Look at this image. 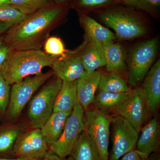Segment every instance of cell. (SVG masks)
Masks as SVG:
<instances>
[{
	"label": "cell",
	"mask_w": 160,
	"mask_h": 160,
	"mask_svg": "<svg viewBox=\"0 0 160 160\" xmlns=\"http://www.w3.org/2000/svg\"><path fill=\"white\" fill-rule=\"evenodd\" d=\"M70 7L68 3H53L29 15L4 35L12 50H41L50 32L59 25Z\"/></svg>",
	"instance_id": "obj_1"
},
{
	"label": "cell",
	"mask_w": 160,
	"mask_h": 160,
	"mask_svg": "<svg viewBox=\"0 0 160 160\" xmlns=\"http://www.w3.org/2000/svg\"><path fill=\"white\" fill-rule=\"evenodd\" d=\"M141 11L120 5L93 12L107 27L113 29L116 38L124 41L143 37L147 34V28Z\"/></svg>",
	"instance_id": "obj_2"
},
{
	"label": "cell",
	"mask_w": 160,
	"mask_h": 160,
	"mask_svg": "<svg viewBox=\"0 0 160 160\" xmlns=\"http://www.w3.org/2000/svg\"><path fill=\"white\" fill-rule=\"evenodd\" d=\"M58 57L41 50H12L1 73L11 86L27 77L42 73L43 68L51 67Z\"/></svg>",
	"instance_id": "obj_3"
},
{
	"label": "cell",
	"mask_w": 160,
	"mask_h": 160,
	"mask_svg": "<svg viewBox=\"0 0 160 160\" xmlns=\"http://www.w3.org/2000/svg\"><path fill=\"white\" fill-rule=\"evenodd\" d=\"M158 45V38H154L138 44L129 51L126 57L129 85L136 87L143 81L155 61Z\"/></svg>",
	"instance_id": "obj_4"
},
{
	"label": "cell",
	"mask_w": 160,
	"mask_h": 160,
	"mask_svg": "<svg viewBox=\"0 0 160 160\" xmlns=\"http://www.w3.org/2000/svg\"><path fill=\"white\" fill-rule=\"evenodd\" d=\"M62 83V81L57 77L43 86L31 98L28 110L31 128H41L52 113Z\"/></svg>",
	"instance_id": "obj_5"
},
{
	"label": "cell",
	"mask_w": 160,
	"mask_h": 160,
	"mask_svg": "<svg viewBox=\"0 0 160 160\" xmlns=\"http://www.w3.org/2000/svg\"><path fill=\"white\" fill-rule=\"evenodd\" d=\"M54 74L53 71L27 77L22 81L12 85L9 105L6 110L7 118L16 119L22 113L33 94L47 80Z\"/></svg>",
	"instance_id": "obj_6"
},
{
	"label": "cell",
	"mask_w": 160,
	"mask_h": 160,
	"mask_svg": "<svg viewBox=\"0 0 160 160\" xmlns=\"http://www.w3.org/2000/svg\"><path fill=\"white\" fill-rule=\"evenodd\" d=\"M85 128V110L78 103L67 119L61 137L49 146L50 150L61 159L69 156Z\"/></svg>",
	"instance_id": "obj_7"
},
{
	"label": "cell",
	"mask_w": 160,
	"mask_h": 160,
	"mask_svg": "<svg viewBox=\"0 0 160 160\" xmlns=\"http://www.w3.org/2000/svg\"><path fill=\"white\" fill-rule=\"evenodd\" d=\"M112 116L104 114L95 109L85 111V130L96 145L101 160H109L110 127Z\"/></svg>",
	"instance_id": "obj_8"
},
{
	"label": "cell",
	"mask_w": 160,
	"mask_h": 160,
	"mask_svg": "<svg viewBox=\"0 0 160 160\" xmlns=\"http://www.w3.org/2000/svg\"><path fill=\"white\" fill-rule=\"evenodd\" d=\"M112 146L110 160H118L135 149L139 133L126 119L118 115L112 116Z\"/></svg>",
	"instance_id": "obj_9"
},
{
	"label": "cell",
	"mask_w": 160,
	"mask_h": 160,
	"mask_svg": "<svg viewBox=\"0 0 160 160\" xmlns=\"http://www.w3.org/2000/svg\"><path fill=\"white\" fill-rule=\"evenodd\" d=\"M50 150L49 145L42 134L40 128L31 129L20 133L13 147L14 158L34 157L44 158Z\"/></svg>",
	"instance_id": "obj_10"
},
{
	"label": "cell",
	"mask_w": 160,
	"mask_h": 160,
	"mask_svg": "<svg viewBox=\"0 0 160 160\" xmlns=\"http://www.w3.org/2000/svg\"><path fill=\"white\" fill-rule=\"evenodd\" d=\"M117 115L127 120L140 133L148 115L146 99L141 86L132 90L131 95Z\"/></svg>",
	"instance_id": "obj_11"
},
{
	"label": "cell",
	"mask_w": 160,
	"mask_h": 160,
	"mask_svg": "<svg viewBox=\"0 0 160 160\" xmlns=\"http://www.w3.org/2000/svg\"><path fill=\"white\" fill-rule=\"evenodd\" d=\"M51 68L54 74L62 82L77 81L86 72L76 49L67 50L62 55L58 57Z\"/></svg>",
	"instance_id": "obj_12"
},
{
	"label": "cell",
	"mask_w": 160,
	"mask_h": 160,
	"mask_svg": "<svg viewBox=\"0 0 160 160\" xmlns=\"http://www.w3.org/2000/svg\"><path fill=\"white\" fill-rule=\"evenodd\" d=\"M136 150L143 157L147 158L149 155L159 150L160 127L158 115H155L140 131Z\"/></svg>",
	"instance_id": "obj_13"
},
{
	"label": "cell",
	"mask_w": 160,
	"mask_h": 160,
	"mask_svg": "<svg viewBox=\"0 0 160 160\" xmlns=\"http://www.w3.org/2000/svg\"><path fill=\"white\" fill-rule=\"evenodd\" d=\"M142 87L148 114L157 111L160 104V61L158 60L143 80Z\"/></svg>",
	"instance_id": "obj_14"
},
{
	"label": "cell",
	"mask_w": 160,
	"mask_h": 160,
	"mask_svg": "<svg viewBox=\"0 0 160 160\" xmlns=\"http://www.w3.org/2000/svg\"><path fill=\"white\" fill-rule=\"evenodd\" d=\"M102 73L98 70L86 72L77 80L78 102L86 111L91 105L98 88Z\"/></svg>",
	"instance_id": "obj_15"
},
{
	"label": "cell",
	"mask_w": 160,
	"mask_h": 160,
	"mask_svg": "<svg viewBox=\"0 0 160 160\" xmlns=\"http://www.w3.org/2000/svg\"><path fill=\"white\" fill-rule=\"evenodd\" d=\"M79 15L80 24L85 32L84 38L102 47L116 39L114 32L102 26L89 15Z\"/></svg>",
	"instance_id": "obj_16"
},
{
	"label": "cell",
	"mask_w": 160,
	"mask_h": 160,
	"mask_svg": "<svg viewBox=\"0 0 160 160\" xmlns=\"http://www.w3.org/2000/svg\"><path fill=\"white\" fill-rule=\"evenodd\" d=\"M86 72H92L106 66L103 47L84 38L82 44L76 49Z\"/></svg>",
	"instance_id": "obj_17"
},
{
	"label": "cell",
	"mask_w": 160,
	"mask_h": 160,
	"mask_svg": "<svg viewBox=\"0 0 160 160\" xmlns=\"http://www.w3.org/2000/svg\"><path fill=\"white\" fill-rule=\"evenodd\" d=\"M106 59V69L124 78L128 74L126 55L124 47L114 41L107 43L103 47Z\"/></svg>",
	"instance_id": "obj_18"
},
{
	"label": "cell",
	"mask_w": 160,
	"mask_h": 160,
	"mask_svg": "<svg viewBox=\"0 0 160 160\" xmlns=\"http://www.w3.org/2000/svg\"><path fill=\"white\" fill-rule=\"evenodd\" d=\"M132 91V90L129 92L113 93L99 91L95 95L91 105L94 109L103 114L115 115L130 96Z\"/></svg>",
	"instance_id": "obj_19"
},
{
	"label": "cell",
	"mask_w": 160,
	"mask_h": 160,
	"mask_svg": "<svg viewBox=\"0 0 160 160\" xmlns=\"http://www.w3.org/2000/svg\"><path fill=\"white\" fill-rule=\"evenodd\" d=\"M71 112H52L49 118L40 128L42 134L49 147L56 142L61 137L67 119Z\"/></svg>",
	"instance_id": "obj_20"
},
{
	"label": "cell",
	"mask_w": 160,
	"mask_h": 160,
	"mask_svg": "<svg viewBox=\"0 0 160 160\" xmlns=\"http://www.w3.org/2000/svg\"><path fill=\"white\" fill-rule=\"evenodd\" d=\"M78 103L77 81L62 82L56 99L53 112H71Z\"/></svg>",
	"instance_id": "obj_21"
},
{
	"label": "cell",
	"mask_w": 160,
	"mask_h": 160,
	"mask_svg": "<svg viewBox=\"0 0 160 160\" xmlns=\"http://www.w3.org/2000/svg\"><path fill=\"white\" fill-rule=\"evenodd\" d=\"M70 156L74 160H101L94 141L85 130L80 134Z\"/></svg>",
	"instance_id": "obj_22"
},
{
	"label": "cell",
	"mask_w": 160,
	"mask_h": 160,
	"mask_svg": "<svg viewBox=\"0 0 160 160\" xmlns=\"http://www.w3.org/2000/svg\"><path fill=\"white\" fill-rule=\"evenodd\" d=\"M24 128L19 124H6L0 126V155H12L17 139Z\"/></svg>",
	"instance_id": "obj_23"
},
{
	"label": "cell",
	"mask_w": 160,
	"mask_h": 160,
	"mask_svg": "<svg viewBox=\"0 0 160 160\" xmlns=\"http://www.w3.org/2000/svg\"><path fill=\"white\" fill-rule=\"evenodd\" d=\"M98 89L100 91L113 93L129 92L132 90L125 79L116 73L110 72L102 74Z\"/></svg>",
	"instance_id": "obj_24"
},
{
	"label": "cell",
	"mask_w": 160,
	"mask_h": 160,
	"mask_svg": "<svg viewBox=\"0 0 160 160\" xmlns=\"http://www.w3.org/2000/svg\"><path fill=\"white\" fill-rule=\"evenodd\" d=\"M122 5L121 0H73L70 7L79 14H88L91 12Z\"/></svg>",
	"instance_id": "obj_25"
},
{
	"label": "cell",
	"mask_w": 160,
	"mask_h": 160,
	"mask_svg": "<svg viewBox=\"0 0 160 160\" xmlns=\"http://www.w3.org/2000/svg\"><path fill=\"white\" fill-rule=\"evenodd\" d=\"M9 4L26 15L54 3L53 0H9Z\"/></svg>",
	"instance_id": "obj_26"
},
{
	"label": "cell",
	"mask_w": 160,
	"mask_h": 160,
	"mask_svg": "<svg viewBox=\"0 0 160 160\" xmlns=\"http://www.w3.org/2000/svg\"><path fill=\"white\" fill-rule=\"evenodd\" d=\"M27 16L10 4L0 6V22L9 24L12 27L21 22Z\"/></svg>",
	"instance_id": "obj_27"
},
{
	"label": "cell",
	"mask_w": 160,
	"mask_h": 160,
	"mask_svg": "<svg viewBox=\"0 0 160 160\" xmlns=\"http://www.w3.org/2000/svg\"><path fill=\"white\" fill-rule=\"evenodd\" d=\"M43 46L45 53L53 56L62 55L67 50L65 49L62 41L57 37H49Z\"/></svg>",
	"instance_id": "obj_28"
},
{
	"label": "cell",
	"mask_w": 160,
	"mask_h": 160,
	"mask_svg": "<svg viewBox=\"0 0 160 160\" xmlns=\"http://www.w3.org/2000/svg\"><path fill=\"white\" fill-rule=\"evenodd\" d=\"M11 87L0 73V114L6 113L10 99Z\"/></svg>",
	"instance_id": "obj_29"
},
{
	"label": "cell",
	"mask_w": 160,
	"mask_h": 160,
	"mask_svg": "<svg viewBox=\"0 0 160 160\" xmlns=\"http://www.w3.org/2000/svg\"><path fill=\"white\" fill-rule=\"evenodd\" d=\"M160 6V0H138V9L156 18L158 15Z\"/></svg>",
	"instance_id": "obj_30"
},
{
	"label": "cell",
	"mask_w": 160,
	"mask_h": 160,
	"mask_svg": "<svg viewBox=\"0 0 160 160\" xmlns=\"http://www.w3.org/2000/svg\"><path fill=\"white\" fill-rule=\"evenodd\" d=\"M12 50L10 46L4 42L0 44V73L2 70L9 55Z\"/></svg>",
	"instance_id": "obj_31"
},
{
	"label": "cell",
	"mask_w": 160,
	"mask_h": 160,
	"mask_svg": "<svg viewBox=\"0 0 160 160\" xmlns=\"http://www.w3.org/2000/svg\"><path fill=\"white\" fill-rule=\"evenodd\" d=\"M121 160H148V158H146L143 157L136 149H134L124 155Z\"/></svg>",
	"instance_id": "obj_32"
},
{
	"label": "cell",
	"mask_w": 160,
	"mask_h": 160,
	"mask_svg": "<svg viewBox=\"0 0 160 160\" xmlns=\"http://www.w3.org/2000/svg\"><path fill=\"white\" fill-rule=\"evenodd\" d=\"M123 6L138 9V0H121Z\"/></svg>",
	"instance_id": "obj_33"
},
{
	"label": "cell",
	"mask_w": 160,
	"mask_h": 160,
	"mask_svg": "<svg viewBox=\"0 0 160 160\" xmlns=\"http://www.w3.org/2000/svg\"><path fill=\"white\" fill-rule=\"evenodd\" d=\"M61 159H62L60 158L57 155L53 153L50 149L48 153L42 160H61Z\"/></svg>",
	"instance_id": "obj_34"
},
{
	"label": "cell",
	"mask_w": 160,
	"mask_h": 160,
	"mask_svg": "<svg viewBox=\"0 0 160 160\" xmlns=\"http://www.w3.org/2000/svg\"><path fill=\"white\" fill-rule=\"evenodd\" d=\"M43 158L34 157H23L12 158H0V160H42Z\"/></svg>",
	"instance_id": "obj_35"
},
{
	"label": "cell",
	"mask_w": 160,
	"mask_h": 160,
	"mask_svg": "<svg viewBox=\"0 0 160 160\" xmlns=\"http://www.w3.org/2000/svg\"><path fill=\"white\" fill-rule=\"evenodd\" d=\"M11 27L9 24L0 22V35L6 33Z\"/></svg>",
	"instance_id": "obj_36"
},
{
	"label": "cell",
	"mask_w": 160,
	"mask_h": 160,
	"mask_svg": "<svg viewBox=\"0 0 160 160\" xmlns=\"http://www.w3.org/2000/svg\"><path fill=\"white\" fill-rule=\"evenodd\" d=\"M148 160H160L159 152H153L148 157Z\"/></svg>",
	"instance_id": "obj_37"
},
{
	"label": "cell",
	"mask_w": 160,
	"mask_h": 160,
	"mask_svg": "<svg viewBox=\"0 0 160 160\" xmlns=\"http://www.w3.org/2000/svg\"><path fill=\"white\" fill-rule=\"evenodd\" d=\"M69 0H53L55 3L61 4V3H68Z\"/></svg>",
	"instance_id": "obj_38"
},
{
	"label": "cell",
	"mask_w": 160,
	"mask_h": 160,
	"mask_svg": "<svg viewBox=\"0 0 160 160\" xmlns=\"http://www.w3.org/2000/svg\"><path fill=\"white\" fill-rule=\"evenodd\" d=\"M9 0H0V6L5 4H9Z\"/></svg>",
	"instance_id": "obj_39"
},
{
	"label": "cell",
	"mask_w": 160,
	"mask_h": 160,
	"mask_svg": "<svg viewBox=\"0 0 160 160\" xmlns=\"http://www.w3.org/2000/svg\"><path fill=\"white\" fill-rule=\"evenodd\" d=\"M61 160H74L71 156L62 159Z\"/></svg>",
	"instance_id": "obj_40"
},
{
	"label": "cell",
	"mask_w": 160,
	"mask_h": 160,
	"mask_svg": "<svg viewBox=\"0 0 160 160\" xmlns=\"http://www.w3.org/2000/svg\"><path fill=\"white\" fill-rule=\"evenodd\" d=\"M4 36H0V44L4 42Z\"/></svg>",
	"instance_id": "obj_41"
},
{
	"label": "cell",
	"mask_w": 160,
	"mask_h": 160,
	"mask_svg": "<svg viewBox=\"0 0 160 160\" xmlns=\"http://www.w3.org/2000/svg\"></svg>",
	"instance_id": "obj_42"
}]
</instances>
